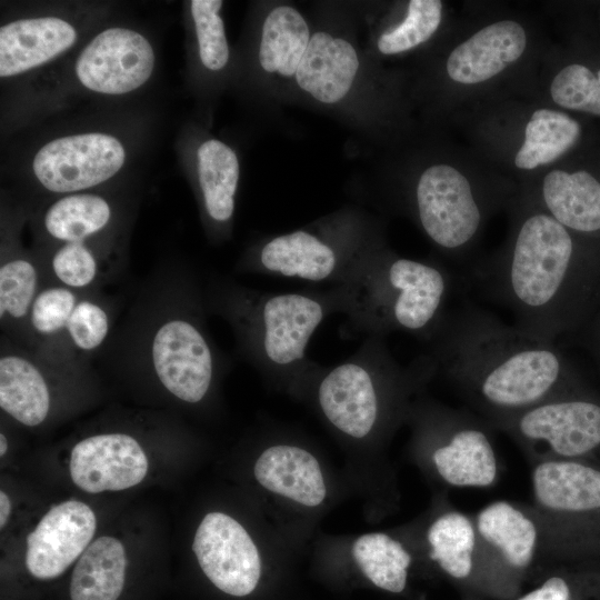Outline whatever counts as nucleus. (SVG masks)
<instances>
[{
	"instance_id": "obj_1",
	"label": "nucleus",
	"mask_w": 600,
	"mask_h": 600,
	"mask_svg": "<svg viewBox=\"0 0 600 600\" xmlns=\"http://www.w3.org/2000/svg\"><path fill=\"white\" fill-rule=\"evenodd\" d=\"M462 281L549 343L579 334L600 308V249L544 210L522 217L509 246Z\"/></svg>"
},
{
	"instance_id": "obj_2",
	"label": "nucleus",
	"mask_w": 600,
	"mask_h": 600,
	"mask_svg": "<svg viewBox=\"0 0 600 600\" xmlns=\"http://www.w3.org/2000/svg\"><path fill=\"white\" fill-rule=\"evenodd\" d=\"M427 343L434 373L498 424L548 400L587 392L559 344L474 304L448 310Z\"/></svg>"
},
{
	"instance_id": "obj_3",
	"label": "nucleus",
	"mask_w": 600,
	"mask_h": 600,
	"mask_svg": "<svg viewBox=\"0 0 600 600\" xmlns=\"http://www.w3.org/2000/svg\"><path fill=\"white\" fill-rule=\"evenodd\" d=\"M352 302L349 286L326 290L264 292L231 280L211 281L206 306L233 329L240 354L272 381L312 382L320 366L309 358L310 339Z\"/></svg>"
},
{
	"instance_id": "obj_4",
	"label": "nucleus",
	"mask_w": 600,
	"mask_h": 600,
	"mask_svg": "<svg viewBox=\"0 0 600 600\" xmlns=\"http://www.w3.org/2000/svg\"><path fill=\"white\" fill-rule=\"evenodd\" d=\"M454 280L436 262L402 258L382 250L350 287L346 334L386 338L394 331L428 342L448 309Z\"/></svg>"
},
{
	"instance_id": "obj_5",
	"label": "nucleus",
	"mask_w": 600,
	"mask_h": 600,
	"mask_svg": "<svg viewBox=\"0 0 600 600\" xmlns=\"http://www.w3.org/2000/svg\"><path fill=\"white\" fill-rule=\"evenodd\" d=\"M433 376V366L424 353L402 367L384 338L370 336L349 358L329 368L320 367L312 382L326 420L347 437L364 439L380 427L384 410L398 408L410 388Z\"/></svg>"
},
{
	"instance_id": "obj_6",
	"label": "nucleus",
	"mask_w": 600,
	"mask_h": 600,
	"mask_svg": "<svg viewBox=\"0 0 600 600\" xmlns=\"http://www.w3.org/2000/svg\"><path fill=\"white\" fill-rule=\"evenodd\" d=\"M297 230L271 238L242 263V272L276 276L333 287L351 286L382 251L346 234Z\"/></svg>"
},
{
	"instance_id": "obj_7",
	"label": "nucleus",
	"mask_w": 600,
	"mask_h": 600,
	"mask_svg": "<svg viewBox=\"0 0 600 600\" xmlns=\"http://www.w3.org/2000/svg\"><path fill=\"white\" fill-rule=\"evenodd\" d=\"M192 300L158 323L148 346L150 363L159 382L187 403H199L209 393L220 367L226 363L218 351L200 311Z\"/></svg>"
},
{
	"instance_id": "obj_8",
	"label": "nucleus",
	"mask_w": 600,
	"mask_h": 600,
	"mask_svg": "<svg viewBox=\"0 0 600 600\" xmlns=\"http://www.w3.org/2000/svg\"><path fill=\"white\" fill-rule=\"evenodd\" d=\"M499 426L528 447L574 459L600 449V401L588 392L559 397Z\"/></svg>"
},
{
	"instance_id": "obj_9",
	"label": "nucleus",
	"mask_w": 600,
	"mask_h": 600,
	"mask_svg": "<svg viewBox=\"0 0 600 600\" xmlns=\"http://www.w3.org/2000/svg\"><path fill=\"white\" fill-rule=\"evenodd\" d=\"M414 204L424 233L437 247L452 254L470 246L483 219L470 181L449 164H434L423 171L416 188Z\"/></svg>"
},
{
	"instance_id": "obj_10",
	"label": "nucleus",
	"mask_w": 600,
	"mask_h": 600,
	"mask_svg": "<svg viewBox=\"0 0 600 600\" xmlns=\"http://www.w3.org/2000/svg\"><path fill=\"white\" fill-rule=\"evenodd\" d=\"M126 152L114 137L83 133L54 139L32 163L40 183L53 192H73L97 186L122 167Z\"/></svg>"
},
{
	"instance_id": "obj_11",
	"label": "nucleus",
	"mask_w": 600,
	"mask_h": 600,
	"mask_svg": "<svg viewBox=\"0 0 600 600\" xmlns=\"http://www.w3.org/2000/svg\"><path fill=\"white\" fill-rule=\"evenodd\" d=\"M192 550L203 573L224 593L244 597L256 589L261 576L259 551L232 517L208 513L197 529Z\"/></svg>"
},
{
	"instance_id": "obj_12",
	"label": "nucleus",
	"mask_w": 600,
	"mask_h": 600,
	"mask_svg": "<svg viewBox=\"0 0 600 600\" xmlns=\"http://www.w3.org/2000/svg\"><path fill=\"white\" fill-rule=\"evenodd\" d=\"M153 67V49L142 34L112 28L100 32L82 50L76 72L92 91L121 94L142 86Z\"/></svg>"
},
{
	"instance_id": "obj_13",
	"label": "nucleus",
	"mask_w": 600,
	"mask_h": 600,
	"mask_svg": "<svg viewBox=\"0 0 600 600\" xmlns=\"http://www.w3.org/2000/svg\"><path fill=\"white\" fill-rule=\"evenodd\" d=\"M440 436L432 459L440 477L454 487H489L497 478V458L487 430L461 412L422 413Z\"/></svg>"
},
{
	"instance_id": "obj_14",
	"label": "nucleus",
	"mask_w": 600,
	"mask_h": 600,
	"mask_svg": "<svg viewBox=\"0 0 600 600\" xmlns=\"http://www.w3.org/2000/svg\"><path fill=\"white\" fill-rule=\"evenodd\" d=\"M96 516L83 502L69 500L53 506L29 533L26 564L42 580L59 577L88 548Z\"/></svg>"
},
{
	"instance_id": "obj_15",
	"label": "nucleus",
	"mask_w": 600,
	"mask_h": 600,
	"mask_svg": "<svg viewBox=\"0 0 600 600\" xmlns=\"http://www.w3.org/2000/svg\"><path fill=\"white\" fill-rule=\"evenodd\" d=\"M147 471L143 449L126 433L91 436L79 441L71 451V479L89 493L131 488L143 480Z\"/></svg>"
},
{
	"instance_id": "obj_16",
	"label": "nucleus",
	"mask_w": 600,
	"mask_h": 600,
	"mask_svg": "<svg viewBox=\"0 0 600 600\" xmlns=\"http://www.w3.org/2000/svg\"><path fill=\"white\" fill-rule=\"evenodd\" d=\"M526 46V31L519 22H493L451 51L447 60V73L451 80L462 84L484 82L516 62Z\"/></svg>"
},
{
	"instance_id": "obj_17",
	"label": "nucleus",
	"mask_w": 600,
	"mask_h": 600,
	"mask_svg": "<svg viewBox=\"0 0 600 600\" xmlns=\"http://www.w3.org/2000/svg\"><path fill=\"white\" fill-rule=\"evenodd\" d=\"M67 21L43 17L10 22L0 29V76H16L69 49L76 41Z\"/></svg>"
},
{
	"instance_id": "obj_18",
	"label": "nucleus",
	"mask_w": 600,
	"mask_h": 600,
	"mask_svg": "<svg viewBox=\"0 0 600 600\" xmlns=\"http://www.w3.org/2000/svg\"><path fill=\"white\" fill-rule=\"evenodd\" d=\"M359 68L354 48L326 32L314 33L299 63V87L317 100L334 103L350 90Z\"/></svg>"
},
{
	"instance_id": "obj_19",
	"label": "nucleus",
	"mask_w": 600,
	"mask_h": 600,
	"mask_svg": "<svg viewBox=\"0 0 600 600\" xmlns=\"http://www.w3.org/2000/svg\"><path fill=\"white\" fill-rule=\"evenodd\" d=\"M254 477L267 490L308 507L319 506L327 493L319 462L308 450L273 444L259 456Z\"/></svg>"
},
{
	"instance_id": "obj_20",
	"label": "nucleus",
	"mask_w": 600,
	"mask_h": 600,
	"mask_svg": "<svg viewBox=\"0 0 600 600\" xmlns=\"http://www.w3.org/2000/svg\"><path fill=\"white\" fill-rule=\"evenodd\" d=\"M536 501L552 512L600 509V470L569 459L539 462L532 471Z\"/></svg>"
},
{
	"instance_id": "obj_21",
	"label": "nucleus",
	"mask_w": 600,
	"mask_h": 600,
	"mask_svg": "<svg viewBox=\"0 0 600 600\" xmlns=\"http://www.w3.org/2000/svg\"><path fill=\"white\" fill-rule=\"evenodd\" d=\"M544 211L581 237L600 234V181L587 171H550L542 181Z\"/></svg>"
},
{
	"instance_id": "obj_22",
	"label": "nucleus",
	"mask_w": 600,
	"mask_h": 600,
	"mask_svg": "<svg viewBox=\"0 0 600 600\" xmlns=\"http://www.w3.org/2000/svg\"><path fill=\"white\" fill-rule=\"evenodd\" d=\"M41 361L13 349L2 350L0 357V407L29 427L42 423L50 410V390Z\"/></svg>"
},
{
	"instance_id": "obj_23",
	"label": "nucleus",
	"mask_w": 600,
	"mask_h": 600,
	"mask_svg": "<svg viewBox=\"0 0 600 600\" xmlns=\"http://www.w3.org/2000/svg\"><path fill=\"white\" fill-rule=\"evenodd\" d=\"M127 558L122 543L100 537L78 559L70 582L71 600H117L126 579Z\"/></svg>"
},
{
	"instance_id": "obj_24",
	"label": "nucleus",
	"mask_w": 600,
	"mask_h": 600,
	"mask_svg": "<svg viewBox=\"0 0 600 600\" xmlns=\"http://www.w3.org/2000/svg\"><path fill=\"white\" fill-rule=\"evenodd\" d=\"M480 537L501 552L507 562L527 567L533 559L538 532L534 522L507 501H496L477 516Z\"/></svg>"
},
{
	"instance_id": "obj_25",
	"label": "nucleus",
	"mask_w": 600,
	"mask_h": 600,
	"mask_svg": "<svg viewBox=\"0 0 600 600\" xmlns=\"http://www.w3.org/2000/svg\"><path fill=\"white\" fill-rule=\"evenodd\" d=\"M309 41L307 22L296 9L289 6L274 8L262 27L259 50L261 67L284 77L296 74Z\"/></svg>"
},
{
	"instance_id": "obj_26",
	"label": "nucleus",
	"mask_w": 600,
	"mask_h": 600,
	"mask_svg": "<svg viewBox=\"0 0 600 600\" xmlns=\"http://www.w3.org/2000/svg\"><path fill=\"white\" fill-rule=\"evenodd\" d=\"M580 132V124L567 113L536 110L526 124L523 143L514 157L516 167L532 170L556 161L576 144Z\"/></svg>"
},
{
	"instance_id": "obj_27",
	"label": "nucleus",
	"mask_w": 600,
	"mask_h": 600,
	"mask_svg": "<svg viewBox=\"0 0 600 600\" xmlns=\"http://www.w3.org/2000/svg\"><path fill=\"white\" fill-rule=\"evenodd\" d=\"M199 182L206 211L213 221L228 222L234 211L239 163L234 151L211 139L198 149Z\"/></svg>"
},
{
	"instance_id": "obj_28",
	"label": "nucleus",
	"mask_w": 600,
	"mask_h": 600,
	"mask_svg": "<svg viewBox=\"0 0 600 600\" xmlns=\"http://www.w3.org/2000/svg\"><path fill=\"white\" fill-rule=\"evenodd\" d=\"M110 218L111 209L103 198L92 193H76L61 198L48 209L44 226L57 240L83 243L101 231Z\"/></svg>"
},
{
	"instance_id": "obj_29",
	"label": "nucleus",
	"mask_w": 600,
	"mask_h": 600,
	"mask_svg": "<svg viewBox=\"0 0 600 600\" xmlns=\"http://www.w3.org/2000/svg\"><path fill=\"white\" fill-rule=\"evenodd\" d=\"M352 554L376 587L393 593L404 590L411 556L399 541L382 532L367 533L354 541Z\"/></svg>"
},
{
	"instance_id": "obj_30",
	"label": "nucleus",
	"mask_w": 600,
	"mask_h": 600,
	"mask_svg": "<svg viewBox=\"0 0 600 600\" xmlns=\"http://www.w3.org/2000/svg\"><path fill=\"white\" fill-rule=\"evenodd\" d=\"M430 558L456 579L468 577L472 570L476 530L463 513L451 511L438 517L427 533Z\"/></svg>"
},
{
	"instance_id": "obj_31",
	"label": "nucleus",
	"mask_w": 600,
	"mask_h": 600,
	"mask_svg": "<svg viewBox=\"0 0 600 600\" xmlns=\"http://www.w3.org/2000/svg\"><path fill=\"white\" fill-rule=\"evenodd\" d=\"M42 272L30 260L12 257L0 266V319L4 326H28L32 303L42 289Z\"/></svg>"
},
{
	"instance_id": "obj_32",
	"label": "nucleus",
	"mask_w": 600,
	"mask_h": 600,
	"mask_svg": "<svg viewBox=\"0 0 600 600\" xmlns=\"http://www.w3.org/2000/svg\"><path fill=\"white\" fill-rule=\"evenodd\" d=\"M441 17V1L411 0L406 19L380 36L379 51L383 54H396L426 42L437 31Z\"/></svg>"
},
{
	"instance_id": "obj_33",
	"label": "nucleus",
	"mask_w": 600,
	"mask_h": 600,
	"mask_svg": "<svg viewBox=\"0 0 600 600\" xmlns=\"http://www.w3.org/2000/svg\"><path fill=\"white\" fill-rule=\"evenodd\" d=\"M82 291L53 283L42 287L28 319L31 333L41 340L61 339L69 316Z\"/></svg>"
},
{
	"instance_id": "obj_34",
	"label": "nucleus",
	"mask_w": 600,
	"mask_h": 600,
	"mask_svg": "<svg viewBox=\"0 0 600 600\" xmlns=\"http://www.w3.org/2000/svg\"><path fill=\"white\" fill-rule=\"evenodd\" d=\"M550 94L564 109L600 116V69L593 73L578 63L562 68L550 84Z\"/></svg>"
},
{
	"instance_id": "obj_35",
	"label": "nucleus",
	"mask_w": 600,
	"mask_h": 600,
	"mask_svg": "<svg viewBox=\"0 0 600 600\" xmlns=\"http://www.w3.org/2000/svg\"><path fill=\"white\" fill-rule=\"evenodd\" d=\"M110 327V314L106 307L81 294L67 320L61 339L78 351L92 352L102 346Z\"/></svg>"
},
{
	"instance_id": "obj_36",
	"label": "nucleus",
	"mask_w": 600,
	"mask_h": 600,
	"mask_svg": "<svg viewBox=\"0 0 600 600\" xmlns=\"http://www.w3.org/2000/svg\"><path fill=\"white\" fill-rule=\"evenodd\" d=\"M222 1L193 0L191 13L196 26L200 59L210 70L222 69L229 59V49L222 19L218 14Z\"/></svg>"
},
{
	"instance_id": "obj_37",
	"label": "nucleus",
	"mask_w": 600,
	"mask_h": 600,
	"mask_svg": "<svg viewBox=\"0 0 600 600\" xmlns=\"http://www.w3.org/2000/svg\"><path fill=\"white\" fill-rule=\"evenodd\" d=\"M50 272L58 284L77 291L91 287L101 271L94 253L83 243H64L53 253Z\"/></svg>"
},
{
	"instance_id": "obj_38",
	"label": "nucleus",
	"mask_w": 600,
	"mask_h": 600,
	"mask_svg": "<svg viewBox=\"0 0 600 600\" xmlns=\"http://www.w3.org/2000/svg\"><path fill=\"white\" fill-rule=\"evenodd\" d=\"M518 600H571V591L564 579L551 577Z\"/></svg>"
},
{
	"instance_id": "obj_39",
	"label": "nucleus",
	"mask_w": 600,
	"mask_h": 600,
	"mask_svg": "<svg viewBox=\"0 0 600 600\" xmlns=\"http://www.w3.org/2000/svg\"><path fill=\"white\" fill-rule=\"evenodd\" d=\"M579 334L583 346L600 370V308Z\"/></svg>"
},
{
	"instance_id": "obj_40",
	"label": "nucleus",
	"mask_w": 600,
	"mask_h": 600,
	"mask_svg": "<svg viewBox=\"0 0 600 600\" xmlns=\"http://www.w3.org/2000/svg\"><path fill=\"white\" fill-rule=\"evenodd\" d=\"M11 511V502L9 500V497L1 491L0 492V527L3 528L7 523V520L9 518Z\"/></svg>"
},
{
	"instance_id": "obj_41",
	"label": "nucleus",
	"mask_w": 600,
	"mask_h": 600,
	"mask_svg": "<svg viewBox=\"0 0 600 600\" xmlns=\"http://www.w3.org/2000/svg\"><path fill=\"white\" fill-rule=\"evenodd\" d=\"M8 449V441L3 433L0 434V454L3 456Z\"/></svg>"
}]
</instances>
